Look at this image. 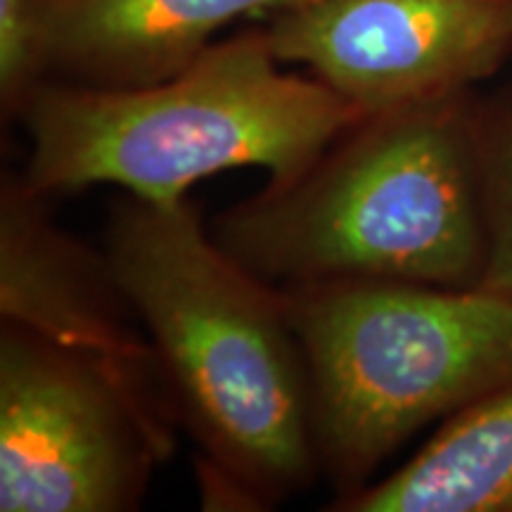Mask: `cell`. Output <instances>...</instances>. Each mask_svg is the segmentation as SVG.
Listing matches in <instances>:
<instances>
[{"label":"cell","mask_w":512,"mask_h":512,"mask_svg":"<svg viewBox=\"0 0 512 512\" xmlns=\"http://www.w3.org/2000/svg\"><path fill=\"white\" fill-rule=\"evenodd\" d=\"M105 254L197 446L207 510H273L316 484L304 347L285 292L233 259L188 200L121 195Z\"/></svg>","instance_id":"1"},{"label":"cell","mask_w":512,"mask_h":512,"mask_svg":"<svg viewBox=\"0 0 512 512\" xmlns=\"http://www.w3.org/2000/svg\"><path fill=\"white\" fill-rule=\"evenodd\" d=\"M472 91L363 112L309 164L230 204L211 235L278 287H479L486 264Z\"/></svg>","instance_id":"2"},{"label":"cell","mask_w":512,"mask_h":512,"mask_svg":"<svg viewBox=\"0 0 512 512\" xmlns=\"http://www.w3.org/2000/svg\"><path fill=\"white\" fill-rule=\"evenodd\" d=\"M283 64L261 27L216 41L150 86L48 81L17 121L27 136L19 171L50 200L114 185L162 204L230 169L290 176L363 112Z\"/></svg>","instance_id":"3"},{"label":"cell","mask_w":512,"mask_h":512,"mask_svg":"<svg viewBox=\"0 0 512 512\" xmlns=\"http://www.w3.org/2000/svg\"><path fill=\"white\" fill-rule=\"evenodd\" d=\"M309 366L320 475L373 484L408 439L512 384V297L392 280L280 287Z\"/></svg>","instance_id":"4"},{"label":"cell","mask_w":512,"mask_h":512,"mask_svg":"<svg viewBox=\"0 0 512 512\" xmlns=\"http://www.w3.org/2000/svg\"><path fill=\"white\" fill-rule=\"evenodd\" d=\"M159 389L0 323V510L131 512L174 451Z\"/></svg>","instance_id":"5"},{"label":"cell","mask_w":512,"mask_h":512,"mask_svg":"<svg viewBox=\"0 0 512 512\" xmlns=\"http://www.w3.org/2000/svg\"><path fill=\"white\" fill-rule=\"evenodd\" d=\"M264 29L280 62L382 112L494 76L512 53V0H304Z\"/></svg>","instance_id":"6"},{"label":"cell","mask_w":512,"mask_h":512,"mask_svg":"<svg viewBox=\"0 0 512 512\" xmlns=\"http://www.w3.org/2000/svg\"><path fill=\"white\" fill-rule=\"evenodd\" d=\"M0 323L164 392L155 351L105 249L67 233L19 169L0 181ZM171 406V403H169Z\"/></svg>","instance_id":"7"},{"label":"cell","mask_w":512,"mask_h":512,"mask_svg":"<svg viewBox=\"0 0 512 512\" xmlns=\"http://www.w3.org/2000/svg\"><path fill=\"white\" fill-rule=\"evenodd\" d=\"M304 0H48L50 81L136 88L183 72L233 22Z\"/></svg>","instance_id":"8"},{"label":"cell","mask_w":512,"mask_h":512,"mask_svg":"<svg viewBox=\"0 0 512 512\" xmlns=\"http://www.w3.org/2000/svg\"><path fill=\"white\" fill-rule=\"evenodd\" d=\"M332 512H512V384L441 422L392 475Z\"/></svg>","instance_id":"9"},{"label":"cell","mask_w":512,"mask_h":512,"mask_svg":"<svg viewBox=\"0 0 512 512\" xmlns=\"http://www.w3.org/2000/svg\"><path fill=\"white\" fill-rule=\"evenodd\" d=\"M486 264L479 287L512 297V86L475 100Z\"/></svg>","instance_id":"10"},{"label":"cell","mask_w":512,"mask_h":512,"mask_svg":"<svg viewBox=\"0 0 512 512\" xmlns=\"http://www.w3.org/2000/svg\"><path fill=\"white\" fill-rule=\"evenodd\" d=\"M53 76L48 0H0V114L17 124Z\"/></svg>","instance_id":"11"}]
</instances>
